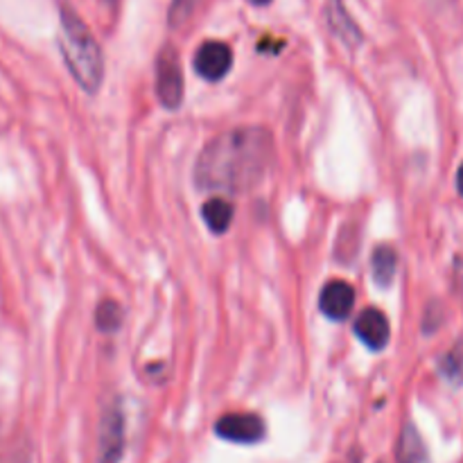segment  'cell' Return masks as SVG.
Masks as SVG:
<instances>
[{
	"label": "cell",
	"mask_w": 463,
	"mask_h": 463,
	"mask_svg": "<svg viewBox=\"0 0 463 463\" xmlns=\"http://www.w3.org/2000/svg\"><path fill=\"white\" fill-rule=\"evenodd\" d=\"M274 163V138L262 127H238L203 147L194 184L206 193L240 194L256 188Z\"/></svg>",
	"instance_id": "6da1fadb"
},
{
	"label": "cell",
	"mask_w": 463,
	"mask_h": 463,
	"mask_svg": "<svg viewBox=\"0 0 463 463\" xmlns=\"http://www.w3.org/2000/svg\"><path fill=\"white\" fill-rule=\"evenodd\" d=\"M355 335L373 351H383L389 344V319L383 310L378 307H366L357 315L355 321Z\"/></svg>",
	"instance_id": "52a82bcc"
},
{
	"label": "cell",
	"mask_w": 463,
	"mask_h": 463,
	"mask_svg": "<svg viewBox=\"0 0 463 463\" xmlns=\"http://www.w3.org/2000/svg\"><path fill=\"white\" fill-rule=\"evenodd\" d=\"M109 3H116V0H109Z\"/></svg>",
	"instance_id": "d6986e66"
},
{
	"label": "cell",
	"mask_w": 463,
	"mask_h": 463,
	"mask_svg": "<svg viewBox=\"0 0 463 463\" xmlns=\"http://www.w3.org/2000/svg\"><path fill=\"white\" fill-rule=\"evenodd\" d=\"M457 188H459V194L463 197V165L459 167V172H457Z\"/></svg>",
	"instance_id": "e0dca14e"
},
{
	"label": "cell",
	"mask_w": 463,
	"mask_h": 463,
	"mask_svg": "<svg viewBox=\"0 0 463 463\" xmlns=\"http://www.w3.org/2000/svg\"><path fill=\"white\" fill-rule=\"evenodd\" d=\"M326 16H328L330 30H333L335 36H339L348 48H357V45L362 43L360 27H357V23L351 18L348 9L344 7V0H328Z\"/></svg>",
	"instance_id": "9c48e42d"
},
{
	"label": "cell",
	"mask_w": 463,
	"mask_h": 463,
	"mask_svg": "<svg viewBox=\"0 0 463 463\" xmlns=\"http://www.w3.org/2000/svg\"><path fill=\"white\" fill-rule=\"evenodd\" d=\"M439 371H441V375L448 380V383L461 387L463 384V342L457 344L452 351H448L446 355H443L441 364H439Z\"/></svg>",
	"instance_id": "4fadbf2b"
},
{
	"label": "cell",
	"mask_w": 463,
	"mask_h": 463,
	"mask_svg": "<svg viewBox=\"0 0 463 463\" xmlns=\"http://www.w3.org/2000/svg\"><path fill=\"white\" fill-rule=\"evenodd\" d=\"M156 95L165 109H179L184 102V71L172 45H165L156 57Z\"/></svg>",
	"instance_id": "3957f363"
},
{
	"label": "cell",
	"mask_w": 463,
	"mask_h": 463,
	"mask_svg": "<svg viewBox=\"0 0 463 463\" xmlns=\"http://www.w3.org/2000/svg\"><path fill=\"white\" fill-rule=\"evenodd\" d=\"M251 5H256V7H262V5H269L271 0H249Z\"/></svg>",
	"instance_id": "ac0fdd59"
},
{
	"label": "cell",
	"mask_w": 463,
	"mask_h": 463,
	"mask_svg": "<svg viewBox=\"0 0 463 463\" xmlns=\"http://www.w3.org/2000/svg\"><path fill=\"white\" fill-rule=\"evenodd\" d=\"M202 215H203V222H206L208 229H211L213 233L222 235V233H226V229H229L231 222H233V206H231L226 199L213 197L203 203Z\"/></svg>",
	"instance_id": "7c38bea8"
},
{
	"label": "cell",
	"mask_w": 463,
	"mask_h": 463,
	"mask_svg": "<svg viewBox=\"0 0 463 463\" xmlns=\"http://www.w3.org/2000/svg\"><path fill=\"white\" fill-rule=\"evenodd\" d=\"M233 66V50L222 41H206L194 54V71L202 80L220 81Z\"/></svg>",
	"instance_id": "8992f818"
},
{
	"label": "cell",
	"mask_w": 463,
	"mask_h": 463,
	"mask_svg": "<svg viewBox=\"0 0 463 463\" xmlns=\"http://www.w3.org/2000/svg\"><path fill=\"white\" fill-rule=\"evenodd\" d=\"M371 267H373V280L380 288H389L392 280L396 279L398 269V253L389 244H380L371 256Z\"/></svg>",
	"instance_id": "8fae6325"
},
{
	"label": "cell",
	"mask_w": 463,
	"mask_h": 463,
	"mask_svg": "<svg viewBox=\"0 0 463 463\" xmlns=\"http://www.w3.org/2000/svg\"><path fill=\"white\" fill-rule=\"evenodd\" d=\"M95 321H98V328L102 333H116L122 326V310L116 301H102L98 307V315H95Z\"/></svg>",
	"instance_id": "9a60e30c"
},
{
	"label": "cell",
	"mask_w": 463,
	"mask_h": 463,
	"mask_svg": "<svg viewBox=\"0 0 463 463\" xmlns=\"http://www.w3.org/2000/svg\"><path fill=\"white\" fill-rule=\"evenodd\" d=\"M125 455V411L118 402L109 405L99 423V443L98 461L99 463H120Z\"/></svg>",
	"instance_id": "277c9868"
},
{
	"label": "cell",
	"mask_w": 463,
	"mask_h": 463,
	"mask_svg": "<svg viewBox=\"0 0 463 463\" xmlns=\"http://www.w3.org/2000/svg\"><path fill=\"white\" fill-rule=\"evenodd\" d=\"M396 457L398 463H432L423 437H420V432L411 423L402 428L401 439H398Z\"/></svg>",
	"instance_id": "30bf717a"
},
{
	"label": "cell",
	"mask_w": 463,
	"mask_h": 463,
	"mask_svg": "<svg viewBox=\"0 0 463 463\" xmlns=\"http://www.w3.org/2000/svg\"><path fill=\"white\" fill-rule=\"evenodd\" d=\"M0 463H32L25 439H0Z\"/></svg>",
	"instance_id": "5bb4252c"
},
{
	"label": "cell",
	"mask_w": 463,
	"mask_h": 463,
	"mask_svg": "<svg viewBox=\"0 0 463 463\" xmlns=\"http://www.w3.org/2000/svg\"><path fill=\"white\" fill-rule=\"evenodd\" d=\"M199 5H202V0H172L170 14H167L170 27H175V30L176 27H184L194 16Z\"/></svg>",
	"instance_id": "2e32d148"
},
{
	"label": "cell",
	"mask_w": 463,
	"mask_h": 463,
	"mask_svg": "<svg viewBox=\"0 0 463 463\" xmlns=\"http://www.w3.org/2000/svg\"><path fill=\"white\" fill-rule=\"evenodd\" d=\"M59 48L66 68L86 93H98L104 80V57L93 32L71 5L61 7Z\"/></svg>",
	"instance_id": "7a4b0ae2"
},
{
	"label": "cell",
	"mask_w": 463,
	"mask_h": 463,
	"mask_svg": "<svg viewBox=\"0 0 463 463\" xmlns=\"http://www.w3.org/2000/svg\"><path fill=\"white\" fill-rule=\"evenodd\" d=\"M355 306V292L344 280H330L319 297V307L328 319L344 321Z\"/></svg>",
	"instance_id": "ba28073f"
},
{
	"label": "cell",
	"mask_w": 463,
	"mask_h": 463,
	"mask_svg": "<svg viewBox=\"0 0 463 463\" xmlns=\"http://www.w3.org/2000/svg\"><path fill=\"white\" fill-rule=\"evenodd\" d=\"M215 434L224 441L253 446L265 439L267 425L258 414H226L215 423Z\"/></svg>",
	"instance_id": "5b68a950"
}]
</instances>
